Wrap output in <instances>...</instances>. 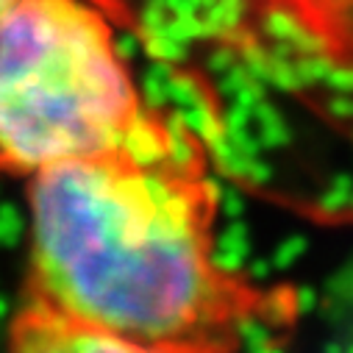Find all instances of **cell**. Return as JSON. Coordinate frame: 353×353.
<instances>
[{"label": "cell", "mask_w": 353, "mask_h": 353, "mask_svg": "<svg viewBox=\"0 0 353 353\" xmlns=\"http://www.w3.org/2000/svg\"><path fill=\"white\" fill-rule=\"evenodd\" d=\"M26 298L123 339L248 350L253 331L292 325L298 298L214 253L217 187L181 123L164 134L31 175Z\"/></svg>", "instance_id": "obj_1"}, {"label": "cell", "mask_w": 353, "mask_h": 353, "mask_svg": "<svg viewBox=\"0 0 353 353\" xmlns=\"http://www.w3.org/2000/svg\"><path fill=\"white\" fill-rule=\"evenodd\" d=\"M114 31L90 0H14L0 12V175H37L164 134Z\"/></svg>", "instance_id": "obj_2"}, {"label": "cell", "mask_w": 353, "mask_h": 353, "mask_svg": "<svg viewBox=\"0 0 353 353\" xmlns=\"http://www.w3.org/2000/svg\"><path fill=\"white\" fill-rule=\"evenodd\" d=\"M9 353H248V350H184V347L142 345L92 328L86 323H78L72 317H64L26 298L12 323Z\"/></svg>", "instance_id": "obj_3"}, {"label": "cell", "mask_w": 353, "mask_h": 353, "mask_svg": "<svg viewBox=\"0 0 353 353\" xmlns=\"http://www.w3.org/2000/svg\"><path fill=\"white\" fill-rule=\"evenodd\" d=\"M12 3H14V0H0V12H3L6 6H12Z\"/></svg>", "instance_id": "obj_4"}]
</instances>
